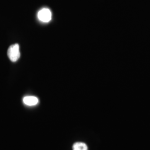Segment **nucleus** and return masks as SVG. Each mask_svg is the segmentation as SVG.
Segmentation results:
<instances>
[{
    "label": "nucleus",
    "instance_id": "obj_1",
    "mask_svg": "<svg viewBox=\"0 0 150 150\" xmlns=\"http://www.w3.org/2000/svg\"><path fill=\"white\" fill-rule=\"evenodd\" d=\"M7 55L12 62H16L20 57V52L18 44L16 43L11 45L8 49Z\"/></svg>",
    "mask_w": 150,
    "mask_h": 150
},
{
    "label": "nucleus",
    "instance_id": "obj_2",
    "mask_svg": "<svg viewBox=\"0 0 150 150\" xmlns=\"http://www.w3.org/2000/svg\"><path fill=\"white\" fill-rule=\"evenodd\" d=\"M38 17L40 21L48 23L52 19V13L48 8H43L38 11Z\"/></svg>",
    "mask_w": 150,
    "mask_h": 150
},
{
    "label": "nucleus",
    "instance_id": "obj_3",
    "mask_svg": "<svg viewBox=\"0 0 150 150\" xmlns=\"http://www.w3.org/2000/svg\"><path fill=\"white\" fill-rule=\"evenodd\" d=\"M23 103L28 106H35L38 104L39 101L38 97L33 96H27L23 97Z\"/></svg>",
    "mask_w": 150,
    "mask_h": 150
},
{
    "label": "nucleus",
    "instance_id": "obj_4",
    "mask_svg": "<svg viewBox=\"0 0 150 150\" xmlns=\"http://www.w3.org/2000/svg\"><path fill=\"white\" fill-rule=\"evenodd\" d=\"M73 150H88V147L85 143L76 142L73 145Z\"/></svg>",
    "mask_w": 150,
    "mask_h": 150
}]
</instances>
